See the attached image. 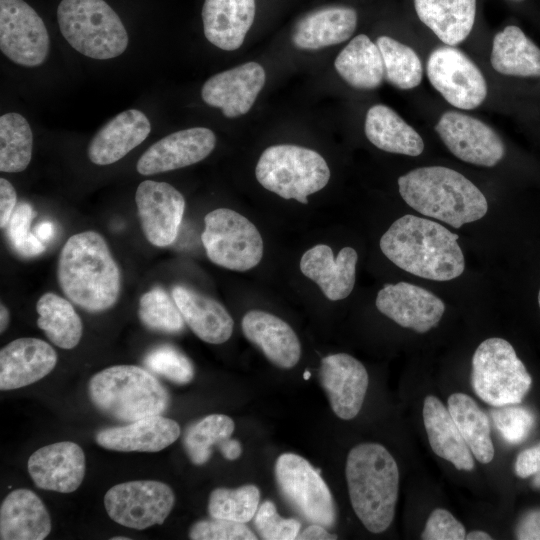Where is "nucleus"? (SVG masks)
Here are the masks:
<instances>
[{"mask_svg":"<svg viewBox=\"0 0 540 540\" xmlns=\"http://www.w3.org/2000/svg\"><path fill=\"white\" fill-rule=\"evenodd\" d=\"M458 235L415 215L397 219L382 235L380 249L397 267L421 278L448 281L465 268Z\"/></svg>","mask_w":540,"mask_h":540,"instance_id":"nucleus-1","label":"nucleus"},{"mask_svg":"<svg viewBox=\"0 0 540 540\" xmlns=\"http://www.w3.org/2000/svg\"><path fill=\"white\" fill-rule=\"evenodd\" d=\"M57 280L71 302L91 313L111 308L121 288L120 270L105 239L91 230L68 238L59 254Z\"/></svg>","mask_w":540,"mask_h":540,"instance_id":"nucleus-2","label":"nucleus"},{"mask_svg":"<svg viewBox=\"0 0 540 540\" xmlns=\"http://www.w3.org/2000/svg\"><path fill=\"white\" fill-rule=\"evenodd\" d=\"M398 187L411 208L453 228L477 221L488 211L487 200L479 188L447 167L414 169L399 177Z\"/></svg>","mask_w":540,"mask_h":540,"instance_id":"nucleus-3","label":"nucleus"},{"mask_svg":"<svg viewBox=\"0 0 540 540\" xmlns=\"http://www.w3.org/2000/svg\"><path fill=\"white\" fill-rule=\"evenodd\" d=\"M348 493L356 516L372 533L384 532L392 523L399 491L398 465L378 443H361L347 456Z\"/></svg>","mask_w":540,"mask_h":540,"instance_id":"nucleus-4","label":"nucleus"},{"mask_svg":"<svg viewBox=\"0 0 540 540\" xmlns=\"http://www.w3.org/2000/svg\"><path fill=\"white\" fill-rule=\"evenodd\" d=\"M93 405L103 414L133 422L161 415L169 404L162 384L147 370L135 365H115L93 375L88 385Z\"/></svg>","mask_w":540,"mask_h":540,"instance_id":"nucleus-5","label":"nucleus"},{"mask_svg":"<svg viewBox=\"0 0 540 540\" xmlns=\"http://www.w3.org/2000/svg\"><path fill=\"white\" fill-rule=\"evenodd\" d=\"M57 20L66 41L89 58L112 59L127 49V31L104 0H62Z\"/></svg>","mask_w":540,"mask_h":540,"instance_id":"nucleus-6","label":"nucleus"},{"mask_svg":"<svg viewBox=\"0 0 540 540\" xmlns=\"http://www.w3.org/2000/svg\"><path fill=\"white\" fill-rule=\"evenodd\" d=\"M258 182L284 199L307 204L308 196L323 189L330 179L325 159L305 147L280 144L266 148L255 169Z\"/></svg>","mask_w":540,"mask_h":540,"instance_id":"nucleus-7","label":"nucleus"},{"mask_svg":"<svg viewBox=\"0 0 540 540\" xmlns=\"http://www.w3.org/2000/svg\"><path fill=\"white\" fill-rule=\"evenodd\" d=\"M531 384L525 365L505 339L488 338L476 348L472 357L471 386L485 403L493 407L519 404Z\"/></svg>","mask_w":540,"mask_h":540,"instance_id":"nucleus-8","label":"nucleus"},{"mask_svg":"<svg viewBox=\"0 0 540 540\" xmlns=\"http://www.w3.org/2000/svg\"><path fill=\"white\" fill-rule=\"evenodd\" d=\"M201 240L210 261L229 270H250L263 256V241L256 226L228 208L206 214Z\"/></svg>","mask_w":540,"mask_h":540,"instance_id":"nucleus-9","label":"nucleus"},{"mask_svg":"<svg viewBox=\"0 0 540 540\" xmlns=\"http://www.w3.org/2000/svg\"><path fill=\"white\" fill-rule=\"evenodd\" d=\"M276 482L285 500L307 521L332 527L336 510L332 494L316 470L295 453L281 454L275 464Z\"/></svg>","mask_w":540,"mask_h":540,"instance_id":"nucleus-10","label":"nucleus"},{"mask_svg":"<svg viewBox=\"0 0 540 540\" xmlns=\"http://www.w3.org/2000/svg\"><path fill=\"white\" fill-rule=\"evenodd\" d=\"M175 502L173 490L155 480H136L117 484L105 494L104 506L116 523L137 530L161 525Z\"/></svg>","mask_w":540,"mask_h":540,"instance_id":"nucleus-11","label":"nucleus"},{"mask_svg":"<svg viewBox=\"0 0 540 540\" xmlns=\"http://www.w3.org/2000/svg\"><path fill=\"white\" fill-rule=\"evenodd\" d=\"M426 71L431 85L456 108L475 109L487 96V83L480 69L455 46L434 49Z\"/></svg>","mask_w":540,"mask_h":540,"instance_id":"nucleus-12","label":"nucleus"},{"mask_svg":"<svg viewBox=\"0 0 540 540\" xmlns=\"http://www.w3.org/2000/svg\"><path fill=\"white\" fill-rule=\"evenodd\" d=\"M0 49L12 62L25 67L41 65L49 54L47 28L23 0H0Z\"/></svg>","mask_w":540,"mask_h":540,"instance_id":"nucleus-13","label":"nucleus"},{"mask_svg":"<svg viewBox=\"0 0 540 540\" xmlns=\"http://www.w3.org/2000/svg\"><path fill=\"white\" fill-rule=\"evenodd\" d=\"M435 130L449 151L464 162L493 167L505 155L500 136L473 116L447 111L441 115Z\"/></svg>","mask_w":540,"mask_h":540,"instance_id":"nucleus-14","label":"nucleus"},{"mask_svg":"<svg viewBox=\"0 0 540 540\" xmlns=\"http://www.w3.org/2000/svg\"><path fill=\"white\" fill-rule=\"evenodd\" d=\"M135 202L146 239L156 247L171 245L185 210L183 195L169 183L145 180L137 187Z\"/></svg>","mask_w":540,"mask_h":540,"instance_id":"nucleus-15","label":"nucleus"},{"mask_svg":"<svg viewBox=\"0 0 540 540\" xmlns=\"http://www.w3.org/2000/svg\"><path fill=\"white\" fill-rule=\"evenodd\" d=\"M216 136L205 127H194L171 133L152 144L138 159L137 171L155 175L193 165L205 159L214 149Z\"/></svg>","mask_w":540,"mask_h":540,"instance_id":"nucleus-16","label":"nucleus"},{"mask_svg":"<svg viewBox=\"0 0 540 540\" xmlns=\"http://www.w3.org/2000/svg\"><path fill=\"white\" fill-rule=\"evenodd\" d=\"M377 309L398 325L425 333L441 320L445 305L432 292L407 282L385 285L377 294Z\"/></svg>","mask_w":540,"mask_h":540,"instance_id":"nucleus-17","label":"nucleus"},{"mask_svg":"<svg viewBox=\"0 0 540 540\" xmlns=\"http://www.w3.org/2000/svg\"><path fill=\"white\" fill-rule=\"evenodd\" d=\"M319 379L333 412L350 420L360 412L369 377L364 365L346 353L331 354L321 360Z\"/></svg>","mask_w":540,"mask_h":540,"instance_id":"nucleus-18","label":"nucleus"},{"mask_svg":"<svg viewBox=\"0 0 540 540\" xmlns=\"http://www.w3.org/2000/svg\"><path fill=\"white\" fill-rule=\"evenodd\" d=\"M266 80L263 67L247 62L211 76L202 86L203 101L219 108L227 118L246 114L253 106Z\"/></svg>","mask_w":540,"mask_h":540,"instance_id":"nucleus-19","label":"nucleus"},{"mask_svg":"<svg viewBox=\"0 0 540 540\" xmlns=\"http://www.w3.org/2000/svg\"><path fill=\"white\" fill-rule=\"evenodd\" d=\"M28 473L34 484L44 490L71 493L85 475V455L72 441L53 443L36 450L28 459Z\"/></svg>","mask_w":540,"mask_h":540,"instance_id":"nucleus-20","label":"nucleus"},{"mask_svg":"<svg viewBox=\"0 0 540 540\" xmlns=\"http://www.w3.org/2000/svg\"><path fill=\"white\" fill-rule=\"evenodd\" d=\"M56 363L57 354L47 342L33 337L13 340L0 351V389L33 384L47 376Z\"/></svg>","mask_w":540,"mask_h":540,"instance_id":"nucleus-21","label":"nucleus"},{"mask_svg":"<svg viewBox=\"0 0 540 540\" xmlns=\"http://www.w3.org/2000/svg\"><path fill=\"white\" fill-rule=\"evenodd\" d=\"M358 254L352 247L342 248L337 257L325 244H318L301 257L300 270L314 281L329 300H342L350 295L356 279Z\"/></svg>","mask_w":540,"mask_h":540,"instance_id":"nucleus-22","label":"nucleus"},{"mask_svg":"<svg viewBox=\"0 0 540 540\" xmlns=\"http://www.w3.org/2000/svg\"><path fill=\"white\" fill-rule=\"evenodd\" d=\"M244 336L274 365L293 368L301 356L300 341L281 318L261 310H250L242 319Z\"/></svg>","mask_w":540,"mask_h":540,"instance_id":"nucleus-23","label":"nucleus"},{"mask_svg":"<svg viewBox=\"0 0 540 540\" xmlns=\"http://www.w3.org/2000/svg\"><path fill=\"white\" fill-rule=\"evenodd\" d=\"M151 124L138 109H128L108 121L91 139L88 157L96 165H110L126 156L149 135Z\"/></svg>","mask_w":540,"mask_h":540,"instance_id":"nucleus-24","label":"nucleus"},{"mask_svg":"<svg viewBox=\"0 0 540 540\" xmlns=\"http://www.w3.org/2000/svg\"><path fill=\"white\" fill-rule=\"evenodd\" d=\"M179 435L180 427L175 420L155 415L100 430L96 442L114 451L157 452L174 443Z\"/></svg>","mask_w":540,"mask_h":540,"instance_id":"nucleus-25","label":"nucleus"},{"mask_svg":"<svg viewBox=\"0 0 540 540\" xmlns=\"http://www.w3.org/2000/svg\"><path fill=\"white\" fill-rule=\"evenodd\" d=\"M357 26L356 11L333 5L305 14L293 28V45L303 50H318L348 40Z\"/></svg>","mask_w":540,"mask_h":540,"instance_id":"nucleus-26","label":"nucleus"},{"mask_svg":"<svg viewBox=\"0 0 540 540\" xmlns=\"http://www.w3.org/2000/svg\"><path fill=\"white\" fill-rule=\"evenodd\" d=\"M171 296L184 321L198 338L210 344L229 340L234 321L221 303L182 285L173 287Z\"/></svg>","mask_w":540,"mask_h":540,"instance_id":"nucleus-27","label":"nucleus"},{"mask_svg":"<svg viewBox=\"0 0 540 540\" xmlns=\"http://www.w3.org/2000/svg\"><path fill=\"white\" fill-rule=\"evenodd\" d=\"M255 17V0H205L202 8L206 39L225 50H237Z\"/></svg>","mask_w":540,"mask_h":540,"instance_id":"nucleus-28","label":"nucleus"},{"mask_svg":"<svg viewBox=\"0 0 540 540\" xmlns=\"http://www.w3.org/2000/svg\"><path fill=\"white\" fill-rule=\"evenodd\" d=\"M51 528L50 515L33 491L19 488L3 500L0 507L1 540H42Z\"/></svg>","mask_w":540,"mask_h":540,"instance_id":"nucleus-29","label":"nucleus"},{"mask_svg":"<svg viewBox=\"0 0 540 540\" xmlns=\"http://www.w3.org/2000/svg\"><path fill=\"white\" fill-rule=\"evenodd\" d=\"M423 422L433 452L458 470L471 471L474 459L448 408L436 396L428 395L423 403Z\"/></svg>","mask_w":540,"mask_h":540,"instance_id":"nucleus-30","label":"nucleus"},{"mask_svg":"<svg viewBox=\"0 0 540 540\" xmlns=\"http://www.w3.org/2000/svg\"><path fill=\"white\" fill-rule=\"evenodd\" d=\"M417 16L444 44L456 46L472 31L476 0H414Z\"/></svg>","mask_w":540,"mask_h":540,"instance_id":"nucleus-31","label":"nucleus"},{"mask_svg":"<svg viewBox=\"0 0 540 540\" xmlns=\"http://www.w3.org/2000/svg\"><path fill=\"white\" fill-rule=\"evenodd\" d=\"M364 130L367 139L383 151L418 156L424 150L418 132L386 105L376 104L369 108Z\"/></svg>","mask_w":540,"mask_h":540,"instance_id":"nucleus-32","label":"nucleus"},{"mask_svg":"<svg viewBox=\"0 0 540 540\" xmlns=\"http://www.w3.org/2000/svg\"><path fill=\"white\" fill-rule=\"evenodd\" d=\"M490 60L500 74L540 77V48L517 26L509 25L495 34Z\"/></svg>","mask_w":540,"mask_h":540,"instance_id":"nucleus-33","label":"nucleus"},{"mask_svg":"<svg viewBox=\"0 0 540 540\" xmlns=\"http://www.w3.org/2000/svg\"><path fill=\"white\" fill-rule=\"evenodd\" d=\"M334 66L341 78L356 89H374L384 78L381 52L365 34L354 37L338 54Z\"/></svg>","mask_w":540,"mask_h":540,"instance_id":"nucleus-34","label":"nucleus"},{"mask_svg":"<svg viewBox=\"0 0 540 540\" xmlns=\"http://www.w3.org/2000/svg\"><path fill=\"white\" fill-rule=\"evenodd\" d=\"M448 410L473 456L482 464L494 457L488 416L469 395L456 392L448 398Z\"/></svg>","mask_w":540,"mask_h":540,"instance_id":"nucleus-35","label":"nucleus"},{"mask_svg":"<svg viewBox=\"0 0 540 540\" xmlns=\"http://www.w3.org/2000/svg\"><path fill=\"white\" fill-rule=\"evenodd\" d=\"M37 325L48 339L62 349L76 347L82 337V321L72 304L55 293H45L37 301Z\"/></svg>","mask_w":540,"mask_h":540,"instance_id":"nucleus-36","label":"nucleus"},{"mask_svg":"<svg viewBox=\"0 0 540 540\" xmlns=\"http://www.w3.org/2000/svg\"><path fill=\"white\" fill-rule=\"evenodd\" d=\"M33 150V133L28 121L18 113L0 117V171L17 173L29 165Z\"/></svg>","mask_w":540,"mask_h":540,"instance_id":"nucleus-37","label":"nucleus"},{"mask_svg":"<svg viewBox=\"0 0 540 540\" xmlns=\"http://www.w3.org/2000/svg\"><path fill=\"white\" fill-rule=\"evenodd\" d=\"M376 44L383 60L384 78L391 85L408 90L421 83L422 63L411 47L388 36L378 37Z\"/></svg>","mask_w":540,"mask_h":540,"instance_id":"nucleus-38","label":"nucleus"},{"mask_svg":"<svg viewBox=\"0 0 540 540\" xmlns=\"http://www.w3.org/2000/svg\"><path fill=\"white\" fill-rule=\"evenodd\" d=\"M234 421L224 414H211L189 426L184 436V447L191 462L205 464L211 457L212 447H218L230 438Z\"/></svg>","mask_w":540,"mask_h":540,"instance_id":"nucleus-39","label":"nucleus"},{"mask_svg":"<svg viewBox=\"0 0 540 540\" xmlns=\"http://www.w3.org/2000/svg\"><path fill=\"white\" fill-rule=\"evenodd\" d=\"M259 501L260 491L252 484L236 489L217 488L210 494L208 510L213 518L247 523L255 516Z\"/></svg>","mask_w":540,"mask_h":540,"instance_id":"nucleus-40","label":"nucleus"},{"mask_svg":"<svg viewBox=\"0 0 540 540\" xmlns=\"http://www.w3.org/2000/svg\"><path fill=\"white\" fill-rule=\"evenodd\" d=\"M172 299L160 287H155L143 294L139 301L138 310L142 324L151 330L165 333L182 331L185 321Z\"/></svg>","mask_w":540,"mask_h":540,"instance_id":"nucleus-41","label":"nucleus"},{"mask_svg":"<svg viewBox=\"0 0 540 540\" xmlns=\"http://www.w3.org/2000/svg\"><path fill=\"white\" fill-rule=\"evenodd\" d=\"M144 364L149 370L177 384H187L194 377L191 361L171 345H161L151 350Z\"/></svg>","mask_w":540,"mask_h":540,"instance_id":"nucleus-42","label":"nucleus"},{"mask_svg":"<svg viewBox=\"0 0 540 540\" xmlns=\"http://www.w3.org/2000/svg\"><path fill=\"white\" fill-rule=\"evenodd\" d=\"M35 217L32 206L21 202L14 209L8 222V236L13 248L24 257H35L45 251L43 242L30 231Z\"/></svg>","mask_w":540,"mask_h":540,"instance_id":"nucleus-43","label":"nucleus"},{"mask_svg":"<svg viewBox=\"0 0 540 540\" xmlns=\"http://www.w3.org/2000/svg\"><path fill=\"white\" fill-rule=\"evenodd\" d=\"M491 416L502 438L510 444L523 442L535 423L532 411L517 404L495 407Z\"/></svg>","mask_w":540,"mask_h":540,"instance_id":"nucleus-44","label":"nucleus"},{"mask_svg":"<svg viewBox=\"0 0 540 540\" xmlns=\"http://www.w3.org/2000/svg\"><path fill=\"white\" fill-rule=\"evenodd\" d=\"M255 526L261 538L266 540L296 539L301 528L298 520L281 517L269 500L259 506L255 514Z\"/></svg>","mask_w":540,"mask_h":540,"instance_id":"nucleus-45","label":"nucleus"},{"mask_svg":"<svg viewBox=\"0 0 540 540\" xmlns=\"http://www.w3.org/2000/svg\"><path fill=\"white\" fill-rule=\"evenodd\" d=\"M193 524L189 537L193 540H256L245 523L213 518Z\"/></svg>","mask_w":540,"mask_h":540,"instance_id":"nucleus-46","label":"nucleus"},{"mask_svg":"<svg viewBox=\"0 0 540 540\" xmlns=\"http://www.w3.org/2000/svg\"><path fill=\"white\" fill-rule=\"evenodd\" d=\"M466 537L465 527L448 510L434 509L421 534L424 540H462Z\"/></svg>","mask_w":540,"mask_h":540,"instance_id":"nucleus-47","label":"nucleus"},{"mask_svg":"<svg viewBox=\"0 0 540 540\" xmlns=\"http://www.w3.org/2000/svg\"><path fill=\"white\" fill-rule=\"evenodd\" d=\"M514 469L520 478L540 473V442L518 454Z\"/></svg>","mask_w":540,"mask_h":540,"instance_id":"nucleus-48","label":"nucleus"},{"mask_svg":"<svg viewBox=\"0 0 540 540\" xmlns=\"http://www.w3.org/2000/svg\"><path fill=\"white\" fill-rule=\"evenodd\" d=\"M515 537L519 540H540V508H534L521 515L515 527Z\"/></svg>","mask_w":540,"mask_h":540,"instance_id":"nucleus-49","label":"nucleus"},{"mask_svg":"<svg viewBox=\"0 0 540 540\" xmlns=\"http://www.w3.org/2000/svg\"><path fill=\"white\" fill-rule=\"evenodd\" d=\"M17 194L13 185L5 178L0 179V226L5 227L15 209Z\"/></svg>","mask_w":540,"mask_h":540,"instance_id":"nucleus-50","label":"nucleus"},{"mask_svg":"<svg viewBox=\"0 0 540 540\" xmlns=\"http://www.w3.org/2000/svg\"><path fill=\"white\" fill-rule=\"evenodd\" d=\"M296 539L301 540H332L337 539L335 534L329 533L324 526L320 524L312 523L301 533L298 534Z\"/></svg>","mask_w":540,"mask_h":540,"instance_id":"nucleus-51","label":"nucleus"},{"mask_svg":"<svg viewBox=\"0 0 540 540\" xmlns=\"http://www.w3.org/2000/svg\"><path fill=\"white\" fill-rule=\"evenodd\" d=\"M224 458L228 460L237 459L242 452L241 444L236 439L228 438L218 447Z\"/></svg>","mask_w":540,"mask_h":540,"instance_id":"nucleus-52","label":"nucleus"},{"mask_svg":"<svg viewBox=\"0 0 540 540\" xmlns=\"http://www.w3.org/2000/svg\"><path fill=\"white\" fill-rule=\"evenodd\" d=\"M34 234L41 241H48L54 235V225L50 221H42L38 223L34 229Z\"/></svg>","mask_w":540,"mask_h":540,"instance_id":"nucleus-53","label":"nucleus"},{"mask_svg":"<svg viewBox=\"0 0 540 540\" xmlns=\"http://www.w3.org/2000/svg\"><path fill=\"white\" fill-rule=\"evenodd\" d=\"M10 321V314L7 307L1 303L0 305V332L3 333L8 327Z\"/></svg>","mask_w":540,"mask_h":540,"instance_id":"nucleus-54","label":"nucleus"},{"mask_svg":"<svg viewBox=\"0 0 540 540\" xmlns=\"http://www.w3.org/2000/svg\"><path fill=\"white\" fill-rule=\"evenodd\" d=\"M465 539L467 540H491L492 537L482 531V530H474V531H471L470 533L466 534V537Z\"/></svg>","mask_w":540,"mask_h":540,"instance_id":"nucleus-55","label":"nucleus"},{"mask_svg":"<svg viewBox=\"0 0 540 540\" xmlns=\"http://www.w3.org/2000/svg\"><path fill=\"white\" fill-rule=\"evenodd\" d=\"M534 485L540 488V473L536 474V477L534 479Z\"/></svg>","mask_w":540,"mask_h":540,"instance_id":"nucleus-56","label":"nucleus"},{"mask_svg":"<svg viewBox=\"0 0 540 540\" xmlns=\"http://www.w3.org/2000/svg\"><path fill=\"white\" fill-rule=\"evenodd\" d=\"M112 540H128L130 538H127V537H113L111 538Z\"/></svg>","mask_w":540,"mask_h":540,"instance_id":"nucleus-57","label":"nucleus"},{"mask_svg":"<svg viewBox=\"0 0 540 540\" xmlns=\"http://www.w3.org/2000/svg\"><path fill=\"white\" fill-rule=\"evenodd\" d=\"M309 377H310V373H309L308 371H306V372L304 373V378H305V379H308Z\"/></svg>","mask_w":540,"mask_h":540,"instance_id":"nucleus-58","label":"nucleus"},{"mask_svg":"<svg viewBox=\"0 0 540 540\" xmlns=\"http://www.w3.org/2000/svg\"><path fill=\"white\" fill-rule=\"evenodd\" d=\"M538 304H539V307H540V290H539V293H538Z\"/></svg>","mask_w":540,"mask_h":540,"instance_id":"nucleus-59","label":"nucleus"},{"mask_svg":"<svg viewBox=\"0 0 540 540\" xmlns=\"http://www.w3.org/2000/svg\"><path fill=\"white\" fill-rule=\"evenodd\" d=\"M513 1H521V0H513Z\"/></svg>","mask_w":540,"mask_h":540,"instance_id":"nucleus-60","label":"nucleus"}]
</instances>
